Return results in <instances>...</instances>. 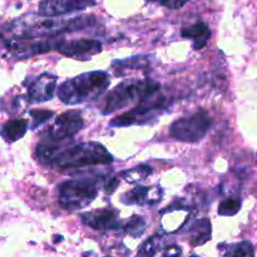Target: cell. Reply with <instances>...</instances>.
<instances>
[{
    "label": "cell",
    "instance_id": "obj_12",
    "mask_svg": "<svg viewBox=\"0 0 257 257\" xmlns=\"http://www.w3.org/2000/svg\"><path fill=\"white\" fill-rule=\"evenodd\" d=\"M57 79L55 75L43 73L38 75L28 88V99L30 103H43L52 100L57 92Z\"/></svg>",
    "mask_w": 257,
    "mask_h": 257
},
{
    "label": "cell",
    "instance_id": "obj_18",
    "mask_svg": "<svg viewBox=\"0 0 257 257\" xmlns=\"http://www.w3.org/2000/svg\"><path fill=\"white\" fill-rule=\"evenodd\" d=\"M27 120L25 119H12L4 123L0 130V135L8 142H17L23 138L27 133Z\"/></svg>",
    "mask_w": 257,
    "mask_h": 257
},
{
    "label": "cell",
    "instance_id": "obj_11",
    "mask_svg": "<svg viewBox=\"0 0 257 257\" xmlns=\"http://www.w3.org/2000/svg\"><path fill=\"white\" fill-rule=\"evenodd\" d=\"M58 52L74 59H90L93 55L102 52V43L95 39H75L62 43L58 47Z\"/></svg>",
    "mask_w": 257,
    "mask_h": 257
},
{
    "label": "cell",
    "instance_id": "obj_10",
    "mask_svg": "<svg viewBox=\"0 0 257 257\" xmlns=\"http://www.w3.org/2000/svg\"><path fill=\"white\" fill-rule=\"evenodd\" d=\"M62 42V37H54L44 38V39L32 43H27L25 40H19V42L18 40H13V42L7 40V45L10 48V50H12L15 57H18L19 59H24V58H29L33 57V55L43 54V53L58 49Z\"/></svg>",
    "mask_w": 257,
    "mask_h": 257
},
{
    "label": "cell",
    "instance_id": "obj_6",
    "mask_svg": "<svg viewBox=\"0 0 257 257\" xmlns=\"http://www.w3.org/2000/svg\"><path fill=\"white\" fill-rule=\"evenodd\" d=\"M168 98L166 95L155 93L151 97L141 100L133 109L125 112L123 114L117 115L114 119L110 120V125L113 127H128L133 124H145L151 119L161 114L167 108Z\"/></svg>",
    "mask_w": 257,
    "mask_h": 257
},
{
    "label": "cell",
    "instance_id": "obj_26",
    "mask_svg": "<svg viewBox=\"0 0 257 257\" xmlns=\"http://www.w3.org/2000/svg\"><path fill=\"white\" fill-rule=\"evenodd\" d=\"M181 255H182V250H181L180 246L171 245L166 248L162 257H180Z\"/></svg>",
    "mask_w": 257,
    "mask_h": 257
},
{
    "label": "cell",
    "instance_id": "obj_19",
    "mask_svg": "<svg viewBox=\"0 0 257 257\" xmlns=\"http://www.w3.org/2000/svg\"><path fill=\"white\" fill-rule=\"evenodd\" d=\"M255 248L250 241H241L238 243L228 246L223 257H253Z\"/></svg>",
    "mask_w": 257,
    "mask_h": 257
},
{
    "label": "cell",
    "instance_id": "obj_9",
    "mask_svg": "<svg viewBox=\"0 0 257 257\" xmlns=\"http://www.w3.org/2000/svg\"><path fill=\"white\" fill-rule=\"evenodd\" d=\"M95 4H97L95 0H42L38 14L45 18L62 17L94 7Z\"/></svg>",
    "mask_w": 257,
    "mask_h": 257
},
{
    "label": "cell",
    "instance_id": "obj_22",
    "mask_svg": "<svg viewBox=\"0 0 257 257\" xmlns=\"http://www.w3.org/2000/svg\"><path fill=\"white\" fill-rule=\"evenodd\" d=\"M161 237L160 236H152L141 245L138 250V257H155L157 251L160 250Z\"/></svg>",
    "mask_w": 257,
    "mask_h": 257
},
{
    "label": "cell",
    "instance_id": "obj_8",
    "mask_svg": "<svg viewBox=\"0 0 257 257\" xmlns=\"http://www.w3.org/2000/svg\"><path fill=\"white\" fill-rule=\"evenodd\" d=\"M83 118L79 110H68L55 118L54 123L49 125L47 138L52 141H67L77 135L83 128Z\"/></svg>",
    "mask_w": 257,
    "mask_h": 257
},
{
    "label": "cell",
    "instance_id": "obj_7",
    "mask_svg": "<svg viewBox=\"0 0 257 257\" xmlns=\"http://www.w3.org/2000/svg\"><path fill=\"white\" fill-rule=\"evenodd\" d=\"M211 127L212 119L210 115L205 110H200L195 114L175 120L170 128V135L181 142L193 143L202 140Z\"/></svg>",
    "mask_w": 257,
    "mask_h": 257
},
{
    "label": "cell",
    "instance_id": "obj_13",
    "mask_svg": "<svg viewBox=\"0 0 257 257\" xmlns=\"http://www.w3.org/2000/svg\"><path fill=\"white\" fill-rule=\"evenodd\" d=\"M82 222L89 226L93 230L98 231H113L120 227L118 221V213L108 208H100V210L84 212L80 215Z\"/></svg>",
    "mask_w": 257,
    "mask_h": 257
},
{
    "label": "cell",
    "instance_id": "obj_5",
    "mask_svg": "<svg viewBox=\"0 0 257 257\" xmlns=\"http://www.w3.org/2000/svg\"><path fill=\"white\" fill-rule=\"evenodd\" d=\"M97 195V182L90 178L64 181L58 186V202L65 210L75 211L87 207Z\"/></svg>",
    "mask_w": 257,
    "mask_h": 257
},
{
    "label": "cell",
    "instance_id": "obj_27",
    "mask_svg": "<svg viewBox=\"0 0 257 257\" xmlns=\"http://www.w3.org/2000/svg\"><path fill=\"white\" fill-rule=\"evenodd\" d=\"M118 185H119V180H118L117 177L110 178V180L107 182V185L104 186V192L108 193V195H110V193L114 192L115 188L118 187Z\"/></svg>",
    "mask_w": 257,
    "mask_h": 257
},
{
    "label": "cell",
    "instance_id": "obj_24",
    "mask_svg": "<svg viewBox=\"0 0 257 257\" xmlns=\"http://www.w3.org/2000/svg\"><path fill=\"white\" fill-rule=\"evenodd\" d=\"M54 115V112L48 109H34L30 110V117H32V128L35 130V128L40 127L43 123L47 122L48 119Z\"/></svg>",
    "mask_w": 257,
    "mask_h": 257
},
{
    "label": "cell",
    "instance_id": "obj_16",
    "mask_svg": "<svg viewBox=\"0 0 257 257\" xmlns=\"http://www.w3.org/2000/svg\"><path fill=\"white\" fill-rule=\"evenodd\" d=\"M64 141H52L49 138L38 143L35 147V157L42 165H52L57 156L62 152Z\"/></svg>",
    "mask_w": 257,
    "mask_h": 257
},
{
    "label": "cell",
    "instance_id": "obj_20",
    "mask_svg": "<svg viewBox=\"0 0 257 257\" xmlns=\"http://www.w3.org/2000/svg\"><path fill=\"white\" fill-rule=\"evenodd\" d=\"M241 210V198L240 197H228L221 201L218 205V215L220 216H227V217H232V216L237 215L238 211Z\"/></svg>",
    "mask_w": 257,
    "mask_h": 257
},
{
    "label": "cell",
    "instance_id": "obj_3",
    "mask_svg": "<svg viewBox=\"0 0 257 257\" xmlns=\"http://www.w3.org/2000/svg\"><path fill=\"white\" fill-rule=\"evenodd\" d=\"M112 161V155L103 145L98 142H83L63 150L52 165L58 170L69 172L85 167L108 165Z\"/></svg>",
    "mask_w": 257,
    "mask_h": 257
},
{
    "label": "cell",
    "instance_id": "obj_23",
    "mask_svg": "<svg viewBox=\"0 0 257 257\" xmlns=\"http://www.w3.org/2000/svg\"><path fill=\"white\" fill-rule=\"evenodd\" d=\"M152 168L147 165H141L137 167L132 168L130 171H125L123 175L125 176V180L128 178V182H136V181H141L147 178L148 176L152 175Z\"/></svg>",
    "mask_w": 257,
    "mask_h": 257
},
{
    "label": "cell",
    "instance_id": "obj_17",
    "mask_svg": "<svg viewBox=\"0 0 257 257\" xmlns=\"http://www.w3.org/2000/svg\"><path fill=\"white\" fill-rule=\"evenodd\" d=\"M211 222L208 218H200L190 228V243L202 246L211 240Z\"/></svg>",
    "mask_w": 257,
    "mask_h": 257
},
{
    "label": "cell",
    "instance_id": "obj_21",
    "mask_svg": "<svg viewBox=\"0 0 257 257\" xmlns=\"http://www.w3.org/2000/svg\"><path fill=\"white\" fill-rule=\"evenodd\" d=\"M146 230V221L141 216H132L125 223L124 231L132 237H141Z\"/></svg>",
    "mask_w": 257,
    "mask_h": 257
},
{
    "label": "cell",
    "instance_id": "obj_2",
    "mask_svg": "<svg viewBox=\"0 0 257 257\" xmlns=\"http://www.w3.org/2000/svg\"><path fill=\"white\" fill-rule=\"evenodd\" d=\"M109 75L105 72H88L63 82L58 88L57 94L65 104H82L100 97L109 87Z\"/></svg>",
    "mask_w": 257,
    "mask_h": 257
},
{
    "label": "cell",
    "instance_id": "obj_25",
    "mask_svg": "<svg viewBox=\"0 0 257 257\" xmlns=\"http://www.w3.org/2000/svg\"><path fill=\"white\" fill-rule=\"evenodd\" d=\"M151 2L157 3V4L168 8V9H180L183 5L187 4L190 0H151Z\"/></svg>",
    "mask_w": 257,
    "mask_h": 257
},
{
    "label": "cell",
    "instance_id": "obj_1",
    "mask_svg": "<svg viewBox=\"0 0 257 257\" xmlns=\"http://www.w3.org/2000/svg\"><path fill=\"white\" fill-rule=\"evenodd\" d=\"M95 24V19L92 15L72 18V19H55L45 18L32 23L15 24L12 29L13 40L35 39V38H54L60 37L65 33L77 32L85 29Z\"/></svg>",
    "mask_w": 257,
    "mask_h": 257
},
{
    "label": "cell",
    "instance_id": "obj_15",
    "mask_svg": "<svg viewBox=\"0 0 257 257\" xmlns=\"http://www.w3.org/2000/svg\"><path fill=\"white\" fill-rule=\"evenodd\" d=\"M183 38L191 40L195 49H202L211 38V30L208 25L203 22H198L190 27L183 28L181 32Z\"/></svg>",
    "mask_w": 257,
    "mask_h": 257
},
{
    "label": "cell",
    "instance_id": "obj_4",
    "mask_svg": "<svg viewBox=\"0 0 257 257\" xmlns=\"http://www.w3.org/2000/svg\"><path fill=\"white\" fill-rule=\"evenodd\" d=\"M160 90V84L152 79L127 80L105 94L100 104V112L103 114H110L118 109L128 107L132 103H140L141 100L151 97Z\"/></svg>",
    "mask_w": 257,
    "mask_h": 257
},
{
    "label": "cell",
    "instance_id": "obj_14",
    "mask_svg": "<svg viewBox=\"0 0 257 257\" xmlns=\"http://www.w3.org/2000/svg\"><path fill=\"white\" fill-rule=\"evenodd\" d=\"M162 190L160 187H146V186H136L133 190L128 191L122 196V202L125 205L137 206H152L157 205L162 200Z\"/></svg>",
    "mask_w": 257,
    "mask_h": 257
}]
</instances>
